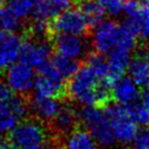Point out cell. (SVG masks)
<instances>
[{
  "mask_svg": "<svg viewBox=\"0 0 149 149\" xmlns=\"http://www.w3.org/2000/svg\"><path fill=\"white\" fill-rule=\"evenodd\" d=\"M72 0H36L33 12V22L50 26V23L60 13L71 8Z\"/></svg>",
  "mask_w": 149,
  "mask_h": 149,
  "instance_id": "obj_14",
  "label": "cell"
},
{
  "mask_svg": "<svg viewBox=\"0 0 149 149\" xmlns=\"http://www.w3.org/2000/svg\"><path fill=\"white\" fill-rule=\"evenodd\" d=\"M21 19H19L8 7H3V9L0 11V29L15 33L21 29Z\"/></svg>",
  "mask_w": 149,
  "mask_h": 149,
  "instance_id": "obj_25",
  "label": "cell"
},
{
  "mask_svg": "<svg viewBox=\"0 0 149 149\" xmlns=\"http://www.w3.org/2000/svg\"><path fill=\"white\" fill-rule=\"evenodd\" d=\"M51 61L54 63V68L57 69L60 75L62 76L64 79H69L73 76V75L77 72L79 69V60L75 59H71L61 54H56L54 57H52Z\"/></svg>",
  "mask_w": 149,
  "mask_h": 149,
  "instance_id": "obj_21",
  "label": "cell"
},
{
  "mask_svg": "<svg viewBox=\"0 0 149 149\" xmlns=\"http://www.w3.org/2000/svg\"><path fill=\"white\" fill-rule=\"evenodd\" d=\"M69 98L81 106L104 109L112 102V88L88 63L79 66L68 82Z\"/></svg>",
  "mask_w": 149,
  "mask_h": 149,
  "instance_id": "obj_1",
  "label": "cell"
},
{
  "mask_svg": "<svg viewBox=\"0 0 149 149\" xmlns=\"http://www.w3.org/2000/svg\"><path fill=\"white\" fill-rule=\"evenodd\" d=\"M79 1H85V0H79Z\"/></svg>",
  "mask_w": 149,
  "mask_h": 149,
  "instance_id": "obj_33",
  "label": "cell"
},
{
  "mask_svg": "<svg viewBox=\"0 0 149 149\" xmlns=\"http://www.w3.org/2000/svg\"><path fill=\"white\" fill-rule=\"evenodd\" d=\"M15 94L10 100H0V132L10 133L29 112V98Z\"/></svg>",
  "mask_w": 149,
  "mask_h": 149,
  "instance_id": "obj_8",
  "label": "cell"
},
{
  "mask_svg": "<svg viewBox=\"0 0 149 149\" xmlns=\"http://www.w3.org/2000/svg\"><path fill=\"white\" fill-rule=\"evenodd\" d=\"M91 45L96 52L109 54L114 50L132 54L137 46V37L126 25L112 20H104L95 26Z\"/></svg>",
  "mask_w": 149,
  "mask_h": 149,
  "instance_id": "obj_2",
  "label": "cell"
},
{
  "mask_svg": "<svg viewBox=\"0 0 149 149\" xmlns=\"http://www.w3.org/2000/svg\"><path fill=\"white\" fill-rule=\"evenodd\" d=\"M48 123L35 116L21 120L9 133L8 141L20 149H36L52 137Z\"/></svg>",
  "mask_w": 149,
  "mask_h": 149,
  "instance_id": "obj_3",
  "label": "cell"
},
{
  "mask_svg": "<svg viewBox=\"0 0 149 149\" xmlns=\"http://www.w3.org/2000/svg\"><path fill=\"white\" fill-rule=\"evenodd\" d=\"M130 77L139 87L146 88L149 85V46L137 50L128 68Z\"/></svg>",
  "mask_w": 149,
  "mask_h": 149,
  "instance_id": "obj_17",
  "label": "cell"
},
{
  "mask_svg": "<svg viewBox=\"0 0 149 149\" xmlns=\"http://www.w3.org/2000/svg\"><path fill=\"white\" fill-rule=\"evenodd\" d=\"M65 149H100L99 144L83 126H79L64 138Z\"/></svg>",
  "mask_w": 149,
  "mask_h": 149,
  "instance_id": "obj_20",
  "label": "cell"
},
{
  "mask_svg": "<svg viewBox=\"0 0 149 149\" xmlns=\"http://www.w3.org/2000/svg\"><path fill=\"white\" fill-rule=\"evenodd\" d=\"M141 91L131 77H122L112 88V97L116 104H130L139 101Z\"/></svg>",
  "mask_w": 149,
  "mask_h": 149,
  "instance_id": "obj_19",
  "label": "cell"
},
{
  "mask_svg": "<svg viewBox=\"0 0 149 149\" xmlns=\"http://www.w3.org/2000/svg\"><path fill=\"white\" fill-rule=\"evenodd\" d=\"M36 0H8V7L22 21L33 15Z\"/></svg>",
  "mask_w": 149,
  "mask_h": 149,
  "instance_id": "obj_23",
  "label": "cell"
},
{
  "mask_svg": "<svg viewBox=\"0 0 149 149\" xmlns=\"http://www.w3.org/2000/svg\"><path fill=\"white\" fill-rule=\"evenodd\" d=\"M108 74L106 83L113 88L122 77H124L126 71H128L132 58L130 52L122 50H114L108 54Z\"/></svg>",
  "mask_w": 149,
  "mask_h": 149,
  "instance_id": "obj_16",
  "label": "cell"
},
{
  "mask_svg": "<svg viewBox=\"0 0 149 149\" xmlns=\"http://www.w3.org/2000/svg\"><path fill=\"white\" fill-rule=\"evenodd\" d=\"M123 13L124 24L137 39L149 40V0H127Z\"/></svg>",
  "mask_w": 149,
  "mask_h": 149,
  "instance_id": "obj_6",
  "label": "cell"
},
{
  "mask_svg": "<svg viewBox=\"0 0 149 149\" xmlns=\"http://www.w3.org/2000/svg\"><path fill=\"white\" fill-rule=\"evenodd\" d=\"M4 2H6V0H0V11H1L2 9H3Z\"/></svg>",
  "mask_w": 149,
  "mask_h": 149,
  "instance_id": "obj_32",
  "label": "cell"
},
{
  "mask_svg": "<svg viewBox=\"0 0 149 149\" xmlns=\"http://www.w3.org/2000/svg\"><path fill=\"white\" fill-rule=\"evenodd\" d=\"M81 10L86 17L91 25H97L100 22L104 21V17L106 14V10L104 7L100 4L98 0H85L82 1L81 4Z\"/></svg>",
  "mask_w": 149,
  "mask_h": 149,
  "instance_id": "obj_22",
  "label": "cell"
},
{
  "mask_svg": "<svg viewBox=\"0 0 149 149\" xmlns=\"http://www.w3.org/2000/svg\"><path fill=\"white\" fill-rule=\"evenodd\" d=\"M9 141H7L6 137L3 136V133L0 132V149H4V147L7 146Z\"/></svg>",
  "mask_w": 149,
  "mask_h": 149,
  "instance_id": "obj_30",
  "label": "cell"
},
{
  "mask_svg": "<svg viewBox=\"0 0 149 149\" xmlns=\"http://www.w3.org/2000/svg\"><path fill=\"white\" fill-rule=\"evenodd\" d=\"M48 125L52 136L65 138L70 133L81 126L79 111L72 104L63 101L58 113Z\"/></svg>",
  "mask_w": 149,
  "mask_h": 149,
  "instance_id": "obj_11",
  "label": "cell"
},
{
  "mask_svg": "<svg viewBox=\"0 0 149 149\" xmlns=\"http://www.w3.org/2000/svg\"><path fill=\"white\" fill-rule=\"evenodd\" d=\"M91 27V23L81 9H68L60 13L50 23L49 32L57 35L84 36Z\"/></svg>",
  "mask_w": 149,
  "mask_h": 149,
  "instance_id": "obj_7",
  "label": "cell"
},
{
  "mask_svg": "<svg viewBox=\"0 0 149 149\" xmlns=\"http://www.w3.org/2000/svg\"><path fill=\"white\" fill-rule=\"evenodd\" d=\"M4 79L14 93L26 96L34 88L36 75L32 66L19 60L6 71Z\"/></svg>",
  "mask_w": 149,
  "mask_h": 149,
  "instance_id": "obj_10",
  "label": "cell"
},
{
  "mask_svg": "<svg viewBox=\"0 0 149 149\" xmlns=\"http://www.w3.org/2000/svg\"><path fill=\"white\" fill-rule=\"evenodd\" d=\"M34 95L54 98L60 101H65L69 98L68 83L60 75L38 74L34 84Z\"/></svg>",
  "mask_w": 149,
  "mask_h": 149,
  "instance_id": "obj_12",
  "label": "cell"
},
{
  "mask_svg": "<svg viewBox=\"0 0 149 149\" xmlns=\"http://www.w3.org/2000/svg\"><path fill=\"white\" fill-rule=\"evenodd\" d=\"M29 111L33 114V116L44 121L46 123H49L58 113L59 109L62 104L61 102L63 101H60L54 98H47V97L33 95L31 98H29Z\"/></svg>",
  "mask_w": 149,
  "mask_h": 149,
  "instance_id": "obj_18",
  "label": "cell"
},
{
  "mask_svg": "<svg viewBox=\"0 0 149 149\" xmlns=\"http://www.w3.org/2000/svg\"><path fill=\"white\" fill-rule=\"evenodd\" d=\"M139 102L149 110V89L143 88V91H141V98H139Z\"/></svg>",
  "mask_w": 149,
  "mask_h": 149,
  "instance_id": "obj_29",
  "label": "cell"
},
{
  "mask_svg": "<svg viewBox=\"0 0 149 149\" xmlns=\"http://www.w3.org/2000/svg\"><path fill=\"white\" fill-rule=\"evenodd\" d=\"M128 149H149V126L141 127L137 131Z\"/></svg>",
  "mask_w": 149,
  "mask_h": 149,
  "instance_id": "obj_26",
  "label": "cell"
},
{
  "mask_svg": "<svg viewBox=\"0 0 149 149\" xmlns=\"http://www.w3.org/2000/svg\"><path fill=\"white\" fill-rule=\"evenodd\" d=\"M23 40L17 33L0 29V73L20 59Z\"/></svg>",
  "mask_w": 149,
  "mask_h": 149,
  "instance_id": "obj_13",
  "label": "cell"
},
{
  "mask_svg": "<svg viewBox=\"0 0 149 149\" xmlns=\"http://www.w3.org/2000/svg\"><path fill=\"white\" fill-rule=\"evenodd\" d=\"M79 116L81 125L91 133L100 147L110 148L116 144V136L104 109L85 106L79 110Z\"/></svg>",
  "mask_w": 149,
  "mask_h": 149,
  "instance_id": "obj_4",
  "label": "cell"
},
{
  "mask_svg": "<svg viewBox=\"0 0 149 149\" xmlns=\"http://www.w3.org/2000/svg\"><path fill=\"white\" fill-rule=\"evenodd\" d=\"M54 47L58 54L79 60L86 54L88 45L83 36L57 35L54 40Z\"/></svg>",
  "mask_w": 149,
  "mask_h": 149,
  "instance_id": "obj_15",
  "label": "cell"
},
{
  "mask_svg": "<svg viewBox=\"0 0 149 149\" xmlns=\"http://www.w3.org/2000/svg\"><path fill=\"white\" fill-rule=\"evenodd\" d=\"M51 46L40 37L31 38L23 42L20 54V61L31 65L38 71L51 61Z\"/></svg>",
  "mask_w": 149,
  "mask_h": 149,
  "instance_id": "obj_9",
  "label": "cell"
},
{
  "mask_svg": "<svg viewBox=\"0 0 149 149\" xmlns=\"http://www.w3.org/2000/svg\"><path fill=\"white\" fill-rule=\"evenodd\" d=\"M131 119L141 127L149 126V110L145 108L139 101L130 104H124Z\"/></svg>",
  "mask_w": 149,
  "mask_h": 149,
  "instance_id": "obj_24",
  "label": "cell"
},
{
  "mask_svg": "<svg viewBox=\"0 0 149 149\" xmlns=\"http://www.w3.org/2000/svg\"><path fill=\"white\" fill-rule=\"evenodd\" d=\"M60 141H61V138L52 136L50 137L46 143H44L42 145H40L36 149H65L64 144Z\"/></svg>",
  "mask_w": 149,
  "mask_h": 149,
  "instance_id": "obj_28",
  "label": "cell"
},
{
  "mask_svg": "<svg viewBox=\"0 0 149 149\" xmlns=\"http://www.w3.org/2000/svg\"><path fill=\"white\" fill-rule=\"evenodd\" d=\"M4 149H20L19 147H17V146L12 145V144H10V143H8L7 144V146L4 147Z\"/></svg>",
  "mask_w": 149,
  "mask_h": 149,
  "instance_id": "obj_31",
  "label": "cell"
},
{
  "mask_svg": "<svg viewBox=\"0 0 149 149\" xmlns=\"http://www.w3.org/2000/svg\"><path fill=\"white\" fill-rule=\"evenodd\" d=\"M104 7L106 12L112 15H118L123 12L124 6L127 0H98Z\"/></svg>",
  "mask_w": 149,
  "mask_h": 149,
  "instance_id": "obj_27",
  "label": "cell"
},
{
  "mask_svg": "<svg viewBox=\"0 0 149 149\" xmlns=\"http://www.w3.org/2000/svg\"><path fill=\"white\" fill-rule=\"evenodd\" d=\"M116 141L130 145L137 133V124L131 119L124 104H110L104 108Z\"/></svg>",
  "mask_w": 149,
  "mask_h": 149,
  "instance_id": "obj_5",
  "label": "cell"
}]
</instances>
